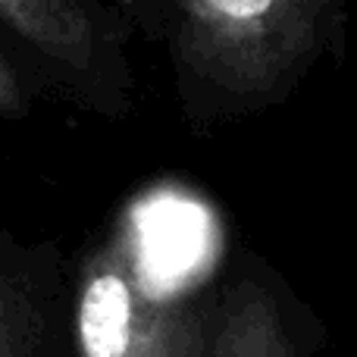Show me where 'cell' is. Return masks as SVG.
<instances>
[{
  "mask_svg": "<svg viewBox=\"0 0 357 357\" xmlns=\"http://www.w3.org/2000/svg\"><path fill=\"white\" fill-rule=\"evenodd\" d=\"M348 0H163L182 119L195 135L285 104L323 60H345Z\"/></svg>",
  "mask_w": 357,
  "mask_h": 357,
  "instance_id": "6da1fadb",
  "label": "cell"
},
{
  "mask_svg": "<svg viewBox=\"0 0 357 357\" xmlns=\"http://www.w3.org/2000/svg\"><path fill=\"white\" fill-rule=\"evenodd\" d=\"M201 307L160 273L135 213L85 257L73 310L75 357H204Z\"/></svg>",
  "mask_w": 357,
  "mask_h": 357,
  "instance_id": "7a4b0ae2",
  "label": "cell"
},
{
  "mask_svg": "<svg viewBox=\"0 0 357 357\" xmlns=\"http://www.w3.org/2000/svg\"><path fill=\"white\" fill-rule=\"evenodd\" d=\"M0 22L31 50L73 107L126 119L135 100L132 25L104 0H0Z\"/></svg>",
  "mask_w": 357,
  "mask_h": 357,
  "instance_id": "3957f363",
  "label": "cell"
},
{
  "mask_svg": "<svg viewBox=\"0 0 357 357\" xmlns=\"http://www.w3.org/2000/svg\"><path fill=\"white\" fill-rule=\"evenodd\" d=\"M204 357H295L276 301L257 279H241L222 295Z\"/></svg>",
  "mask_w": 357,
  "mask_h": 357,
  "instance_id": "277c9868",
  "label": "cell"
},
{
  "mask_svg": "<svg viewBox=\"0 0 357 357\" xmlns=\"http://www.w3.org/2000/svg\"><path fill=\"white\" fill-rule=\"evenodd\" d=\"M0 357H35V335L16 289L0 270Z\"/></svg>",
  "mask_w": 357,
  "mask_h": 357,
  "instance_id": "5b68a950",
  "label": "cell"
},
{
  "mask_svg": "<svg viewBox=\"0 0 357 357\" xmlns=\"http://www.w3.org/2000/svg\"><path fill=\"white\" fill-rule=\"evenodd\" d=\"M31 113V91L16 63L0 47V119H25Z\"/></svg>",
  "mask_w": 357,
  "mask_h": 357,
  "instance_id": "8992f818",
  "label": "cell"
},
{
  "mask_svg": "<svg viewBox=\"0 0 357 357\" xmlns=\"http://www.w3.org/2000/svg\"><path fill=\"white\" fill-rule=\"evenodd\" d=\"M123 16L129 19L132 29H144L154 41H160V22H163V0H116Z\"/></svg>",
  "mask_w": 357,
  "mask_h": 357,
  "instance_id": "52a82bcc",
  "label": "cell"
}]
</instances>
